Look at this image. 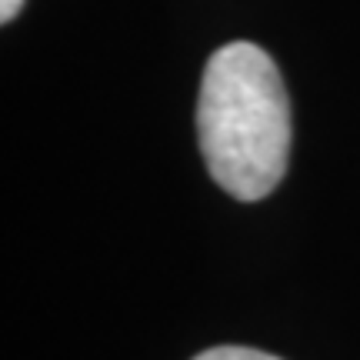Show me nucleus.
Returning <instances> with one entry per match:
<instances>
[{"label":"nucleus","instance_id":"nucleus-1","mask_svg":"<svg viewBox=\"0 0 360 360\" xmlns=\"http://www.w3.org/2000/svg\"><path fill=\"white\" fill-rule=\"evenodd\" d=\"M197 141L210 177L233 200L274 193L290 157V101L270 53L233 40L207 60Z\"/></svg>","mask_w":360,"mask_h":360},{"label":"nucleus","instance_id":"nucleus-2","mask_svg":"<svg viewBox=\"0 0 360 360\" xmlns=\"http://www.w3.org/2000/svg\"><path fill=\"white\" fill-rule=\"evenodd\" d=\"M193 360H281V357H270L264 350H250V347H214L197 354Z\"/></svg>","mask_w":360,"mask_h":360},{"label":"nucleus","instance_id":"nucleus-3","mask_svg":"<svg viewBox=\"0 0 360 360\" xmlns=\"http://www.w3.org/2000/svg\"><path fill=\"white\" fill-rule=\"evenodd\" d=\"M20 7H24V0H0V20L11 24L13 17L20 13Z\"/></svg>","mask_w":360,"mask_h":360}]
</instances>
